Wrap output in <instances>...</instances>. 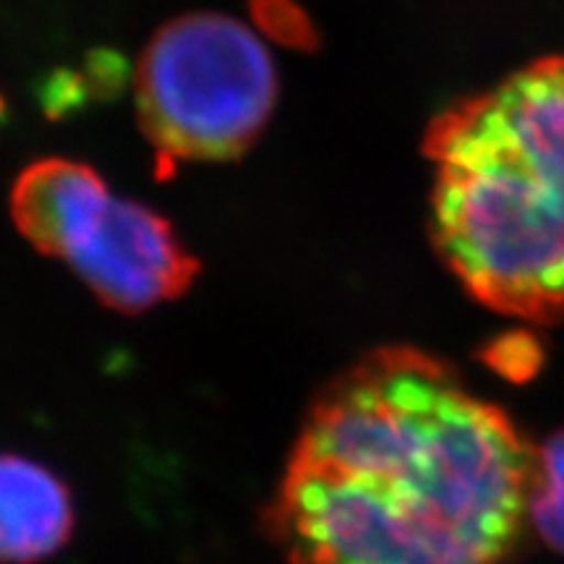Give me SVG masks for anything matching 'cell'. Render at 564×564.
I'll return each instance as SVG.
<instances>
[{
  "label": "cell",
  "instance_id": "ba28073f",
  "mask_svg": "<svg viewBox=\"0 0 564 564\" xmlns=\"http://www.w3.org/2000/svg\"><path fill=\"white\" fill-rule=\"evenodd\" d=\"M249 13L259 34L282 47L312 53L319 45L314 19L295 0H249Z\"/></svg>",
  "mask_w": 564,
  "mask_h": 564
},
{
  "label": "cell",
  "instance_id": "277c9868",
  "mask_svg": "<svg viewBox=\"0 0 564 564\" xmlns=\"http://www.w3.org/2000/svg\"><path fill=\"white\" fill-rule=\"evenodd\" d=\"M63 262L105 306L123 314L178 299L199 274V262L165 217L112 194L87 217Z\"/></svg>",
  "mask_w": 564,
  "mask_h": 564
},
{
  "label": "cell",
  "instance_id": "7a4b0ae2",
  "mask_svg": "<svg viewBox=\"0 0 564 564\" xmlns=\"http://www.w3.org/2000/svg\"><path fill=\"white\" fill-rule=\"evenodd\" d=\"M432 236L465 293L499 314L564 316V58L442 110L423 137Z\"/></svg>",
  "mask_w": 564,
  "mask_h": 564
},
{
  "label": "cell",
  "instance_id": "9c48e42d",
  "mask_svg": "<svg viewBox=\"0 0 564 564\" xmlns=\"http://www.w3.org/2000/svg\"><path fill=\"white\" fill-rule=\"evenodd\" d=\"M486 361L510 377H528L539 364V350L528 337H502L486 350Z\"/></svg>",
  "mask_w": 564,
  "mask_h": 564
},
{
  "label": "cell",
  "instance_id": "8992f818",
  "mask_svg": "<svg viewBox=\"0 0 564 564\" xmlns=\"http://www.w3.org/2000/svg\"><path fill=\"white\" fill-rule=\"evenodd\" d=\"M110 196L95 167L47 158L24 167L13 183L11 217L21 236L45 257H63L82 223Z\"/></svg>",
  "mask_w": 564,
  "mask_h": 564
},
{
  "label": "cell",
  "instance_id": "5b68a950",
  "mask_svg": "<svg viewBox=\"0 0 564 564\" xmlns=\"http://www.w3.org/2000/svg\"><path fill=\"white\" fill-rule=\"evenodd\" d=\"M74 531L68 486L45 465L0 455V564H37Z\"/></svg>",
  "mask_w": 564,
  "mask_h": 564
},
{
  "label": "cell",
  "instance_id": "52a82bcc",
  "mask_svg": "<svg viewBox=\"0 0 564 564\" xmlns=\"http://www.w3.org/2000/svg\"><path fill=\"white\" fill-rule=\"evenodd\" d=\"M528 520L544 544L564 554V432L535 453Z\"/></svg>",
  "mask_w": 564,
  "mask_h": 564
},
{
  "label": "cell",
  "instance_id": "3957f363",
  "mask_svg": "<svg viewBox=\"0 0 564 564\" xmlns=\"http://www.w3.org/2000/svg\"><path fill=\"white\" fill-rule=\"evenodd\" d=\"M278 100L257 32L225 13L167 21L137 66V112L160 160L225 162L249 150Z\"/></svg>",
  "mask_w": 564,
  "mask_h": 564
},
{
  "label": "cell",
  "instance_id": "6da1fadb",
  "mask_svg": "<svg viewBox=\"0 0 564 564\" xmlns=\"http://www.w3.org/2000/svg\"><path fill=\"white\" fill-rule=\"evenodd\" d=\"M533 468L502 408L390 345L314 400L267 525L288 564H494L528 518Z\"/></svg>",
  "mask_w": 564,
  "mask_h": 564
}]
</instances>
